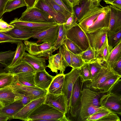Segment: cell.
Here are the masks:
<instances>
[{
    "label": "cell",
    "mask_w": 121,
    "mask_h": 121,
    "mask_svg": "<svg viewBox=\"0 0 121 121\" xmlns=\"http://www.w3.org/2000/svg\"><path fill=\"white\" fill-rule=\"evenodd\" d=\"M47 4L54 9L59 14L67 19L71 13L61 7L53 0H43Z\"/></svg>",
    "instance_id": "74e56055"
},
{
    "label": "cell",
    "mask_w": 121,
    "mask_h": 121,
    "mask_svg": "<svg viewBox=\"0 0 121 121\" xmlns=\"http://www.w3.org/2000/svg\"><path fill=\"white\" fill-rule=\"evenodd\" d=\"M15 51L11 50L0 52V62L6 67L12 62L14 57Z\"/></svg>",
    "instance_id": "ab89813d"
},
{
    "label": "cell",
    "mask_w": 121,
    "mask_h": 121,
    "mask_svg": "<svg viewBox=\"0 0 121 121\" xmlns=\"http://www.w3.org/2000/svg\"><path fill=\"white\" fill-rule=\"evenodd\" d=\"M110 9L108 31L116 32L121 30V9L109 5Z\"/></svg>",
    "instance_id": "ac0fdd59"
},
{
    "label": "cell",
    "mask_w": 121,
    "mask_h": 121,
    "mask_svg": "<svg viewBox=\"0 0 121 121\" xmlns=\"http://www.w3.org/2000/svg\"><path fill=\"white\" fill-rule=\"evenodd\" d=\"M24 40L13 37L5 33L0 32V43L9 42L17 44Z\"/></svg>",
    "instance_id": "681fc988"
},
{
    "label": "cell",
    "mask_w": 121,
    "mask_h": 121,
    "mask_svg": "<svg viewBox=\"0 0 121 121\" xmlns=\"http://www.w3.org/2000/svg\"><path fill=\"white\" fill-rule=\"evenodd\" d=\"M113 48L109 45L107 36L106 40L101 49L96 54V57H99L101 60L102 64L106 62L107 60L110 52Z\"/></svg>",
    "instance_id": "e575fe53"
},
{
    "label": "cell",
    "mask_w": 121,
    "mask_h": 121,
    "mask_svg": "<svg viewBox=\"0 0 121 121\" xmlns=\"http://www.w3.org/2000/svg\"><path fill=\"white\" fill-rule=\"evenodd\" d=\"M14 28L13 26L7 23L2 18H0V32L6 33Z\"/></svg>",
    "instance_id": "816d5d0a"
},
{
    "label": "cell",
    "mask_w": 121,
    "mask_h": 121,
    "mask_svg": "<svg viewBox=\"0 0 121 121\" xmlns=\"http://www.w3.org/2000/svg\"><path fill=\"white\" fill-rule=\"evenodd\" d=\"M16 101V96L10 86L0 89V102L4 107Z\"/></svg>",
    "instance_id": "cb8c5ba5"
},
{
    "label": "cell",
    "mask_w": 121,
    "mask_h": 121,
    "mask_svg": "<svg viewBox=\"0 0 121 121\" xmlns=\"http://www.w3.org/2000/svg\"><path fill=\"white\" fill-rule=\"evenodd\" d=\"M121 77V75L119 74L115 75L111 77L102 83L96 90L99 91L102 94L108 92Z\"/></svg>",
    "instance_id": "83f0119b"
},
{
    "label": "cell",
    "mask_w": 121,
    "mask_h": 121,
    "mask_svg": "<svg viewBox=\"0 0 121 121\" xmlns=\"http://www.w3.org/2000/svg\"><path fill=\"white\" fill-rule=\"evenodd\" d=\"M110 9L109 5H95L84 16L78 24L86 33L98 29L108 28Z\"/></svg>",
    "instance_id": "6da1fadb"
},
{
    "label": "cell",
    "mask_w": 121,
    "mask_h": 121,
    "mask_svg": "<svg viewBox=\"0 0 121 121\" xmlns=\"http://www.w3.org/2000/svg\"><path fill=\"white\" fill-rule=\"evenodd\" d=\"M70 6L73 8V0H66Z\"/></svg>",
    "instance_id": "6125c7cd"
},
{
    "label": "cell",
    "mask_w": 121,
    "mask_h": 121,
    "mask_svg": "<svg viewBox=\"0 0 121 121\" xmlns=\"http://www.w3.org/2000/svg\"><path fill=\"white\" fill-rule=\"evenodd\" d=\"M80 76L79 68L72 69L69 73L65 74L62 92L66 98L69 111L70 110V99L74 84Z\"/></svg>",
    "instance_id": "ba28073f"
},
{
    "label": "cell",
    "mask_w": 121,
    "mask_h": 121,
    "mask_svg": "<svg viewBox=\"0 0 121 121\" xmlns=\"http://www.w3.org/2000/svg\"><path fill=\"white\" fill-rule=\"evenodd\" d=\"M34 72L21 73L17 75L18 80L22 84L26 86H36L34 81Z\"/></svg>",
    "instance_id": "1f68e13d"
},
{
    "label": "cell",
    "mask_w": 121,
    "mask_h": 121,
    "mask_svg": "<svg viewBox=\"0 0 121 121\" xmlns=\"http://www.w3.org/2000/svg\"><path fill=\"white\" fill-rule=\"evenodd\" d=\"M67 38L78 46L83 51L90 46L89 41L86 33L77 24L66 31Z\"/></svg>",
    "instance_id": "5b68a950"
},
{
    "label": "cell",
    "mask_w": 121,
    "mask_h": 121,
    "mask_svg": "<svg viewBox=\"0 0 121 121\" xmlns=\"http://www.w3.org/2000/svg\"><path fill=\"white\" fill-rule=\"evenodd\" d=\"M80 77L83 82L91 80V72L88 63H85L79 68Z\"/></svg>",
    "instance_id": "7bdbcfd3"
},
{
    "label": "cell",
    "mask_w": 121,
    "mask_h": 121,
    "mask_svg": "<svg viewBox=\"0 0 121 121\" xmlns=\"http://www.w3.org/2000/svg\"><path fill=\"white\" fill-rule=\"evenodd\" d=\"M22 60L29 65L35 72L43 70L46 68L45 58L38 57L29 53L25 52Z\"/></svg>",
    "instance_id": "ffe728a7"
},
{
    "label": "cell",
    "mask_w": 121,
    "mask_h": 121,
    "mask_svg": "<svg viewBox=\"0 0 121 121\" xmlns=\"http://www.w3.org/2000/svg\"><path fill=\"white\" fill-rule=\"evenodd\" d=\"M107 36L108 44L113 48L121 41V30L116 32L108 30Z\"/></svg>",
    "instance_id": "8d00e7d4"
},
{
    "label": "cell",
    "mask_w": 121,
    "mask_h": 121,
    "mask_svg": "<svg viewBox=\"0 0 121 121\" xmlns=\"http://www.w3.org/2000/svg\"><path fill=\"white\" fill-rule=\"evenodd\" d=\"M114 0H104L105 3L107 4H110V3Z\"/></svg>",
    "instance_id": "be15d7a7"
},
{
    "label": "cell",
    "mask_w": 121,
    "mask_h": 121,
    "mask_svg": "<svg viewBox=\"0 0 121 121\" xmlns=\"http://www.w3.org/2000/svg\"><path fill=\"white\" fill-rule=\"evenodd\" d=\"M65 114L44 103L28 117V121H69Z\"/></svg>",
    "instance_id": "7a4b0ae2"
},
{
    "label": "cell",
    "mask_w": 121,
    "mask_h": 121,
    "mask_svg": "<svg viewBox=\"0 0 121 121\" xmlns=\"http://www.w3.org/2000/svg\"><path fill=\"white\" fill-rule=\"evenodd\" d=\"M9 24L14 27L35 33L42 31L58 24L56 23H41L22 21L15 18Z\"/></svg>",
    "instance_id": "30bf717a"
},
{
    "label": "cell",
    "mask_w": 121,
    "mask_h": 121,
    "mask_svg": "<svg viewBox=\"0 0 121 121\" xmlns=\"http://www.w3.org/2000/svg\"><path fill=\"white\" fill-rule=\"evenodd\" d=\"M26 47L25 45L22 42L17 43L13 59L10 65L6 68H10L14 67L21 61L25 52Z\"/></svg>",
    "instance_id": "4316f807"
},
{
    "label": "cell",
    "mask_w": 121,
    "mask_h": 121,
    "mask_svg": "<svg viewBox=\"0 0 121 121\" xmlns=\"http://www.w3.org/2000/svg\"><path fill=\"white\" fill-rule=\"evenodd\" d=\"M80 55L85 63H88L96 58L95 52L90 45L87 49L83 51Z\"/></svg>",
    "instance_id": "b9f144b4"
},
{
    "label": "cell",
    "mask_w": 121,
    "mask_h": 121,
    "mask_svg": "<svg viewBox=\"0 0 121 121\" xmlns=\"http://www.w3.org/2000/svg\"><path fill=\"white\" fill-rule=\"evenodd\" d=\"M100 106L121 115V95L111 92L103 95L99 99Z\"/></svg>",
    "instance_id": "52a82bcc"
},
{
    "label": "cell",
    "mask_w": 121,
    "mask_h": 121,
    "mask_svg": "<svg viewBox=\"0 0 121 121\" xmlns=\"http://www.w3.org/2000/svg\"><path fill=\"white\" fill-rule=\"evenodd\" d=\"M110 4L121 9V0H114Z\"/></svg>",
    "instance_id": "6f0895ef"
},
{
    "label": "cell",
    "mask_w": 121,
    "mask_h": 121,
    "mask_svg": "<svg viewBox=\"0 0 121 121\" xmlns=\"http://www.w3.org/2000/svg\"><path fill=\"white\" fill-rule=\"evenodd\" d=\"M13 89L29 96L32 100L46 95L48 91L36 86L33 87L24 85L18 80L17 74H14L12 82L10 85Z\"/></svg>",
    "instance_id": "277c9868"
},
{
    "label": "cell",
    "mask_w": 121,
    "mask_h": 121,
    "mask_svg": "<svg viewBox=\"0 0 121 121\" xmlns=\"http://www.w3.org/2000/svg\"><path fill=\"white\" fill-rule=\"evenodd\" d=\"M6 67L0 62V73L8 72V71L5 69Z\"/></svg>",
    "instance_id": "680465c9"
},
{
    "label": "cell",
    "mask_w": 121,
    "mask_h": 121,
    "mask_svg": "<svg viewBox=\"0 0 121 121\" xmlns=\"http://www.w3.org/2000/svg\"><path fill=\"white\" fill-rule=\"evenodd\" d=\"M37 0H24L27 7V9L33 7L35 4Z\"/></svg>",
    "instance_id": "9f6ffc18"
},
{
    "label": "cell",
    "mask_w": 121,
    "mask_h": 121,
    "mask_svg": "<svg viewBox=\"0 0 121 121\" xmlns=\"http://www.w3.org/2000/svg\"><path fill=\"white\" fill-rule=\"evenodd\" d=\"M5 33L13 37L24 41L32 38L36 33L14 27L11 30Z\"/></svg>",
    "instance_id": "d4e9b609"
},
{
    "label": "cell",
    "mask_w": 121,
    "mask_h": 121,
    "mask_svg": "<svg viewBox=\"0 0 121 121\" xmlns=\"http://www.w3.org/2000/svg\"><path fill=\"white\" fill-rule=\"evenodd\" d=\"M105 109L106 108L103 106L92 105L82 106L80 112V117L82 120L86 119L93 114Z\"/></svg>",
    "instance_id": "f1b7e54d"
},
{
    "label": "cell",
    "mask_w": 121,
    "mask_h": 121,
    "mask_svg": "<svg viewBox=\"0 0 121 121\" xmlns=\"http://www.w3.org/2000/svg\"><path fill=\"white\" fill-rule=\"evenodd\" d=\"M108 28H104L89 33H86L90 46L96 54L104 44L107 36Z\"/></svg>",
    "instance_id": "4fadbf2b"
},
{
    "label": "cell",
    "mask_w": 121,
    "mask_h": 121,
    "mask_svg": "<svg viewBox=\"0 0 121 121\" xmlns=\"http://www.w3.org/2000/svg\"><path fill=\"white\" fill-rule=\"evenodd\" d=\"M82 78L79 77L76 80L73 86L71 95L70 113L73 117L77 115L79 107L81 104V91L83 83Z\"/></svg>",
    "instance_id": "9c48e42d"
},
{
    "label": "cell",
    "mask_w": 121,
    "mask_h": 121,
    "mask_svg": "<svg viewBox=\"0 0 121 121\" xmlns=\"http://www.w3.org/2000/svg\"><path fill=\"white\" fill-rule=\"evenodd\" d=\"M43 103L65 114L69 111L66 98L62 93L54 95L47 92Z\"/></svg>",
    "instance_id": "7c38bea8"
},
{
    "label": "cell",
    "mask_w": 121,
    "mask_h": 121,
    "mask_svg": "<svg viewBox=\"0 0 121 121\" xmlns=\"http://www.w3.org/2000/svg\"><path fill=\"white\" fill-rule=\"evenodd\" d=\"M121 80L120 78L117 81L112 88L108 92L121 95Z\"/></svg>",
    "instance_id": "f5cc1de1"
},
{
    "label": "cell",
    "mask_w": 121,
    "mask_h": 121,
    "mask_svg": "<svg viewBox=\"0 0 121 121\" xmlns=\"http://www.w3.org/2000/svg\"><path fill=\"white\" fill-rule=\"evenodd\" d=\"M5 69L8 72L13 74L33 72L32 67L26 62L22 60L18 65L12 68Z\"/></svg>",
    "instance_id": "4dcf8cb0"
},
{
    "label": "cell",
    "mask_w": 121,
    "mask_h": 121,
    "mask_svg": "<svg viewBox=\"0 0 121 121\" xmlns=\"http://www.w3.org/2000/svg\"><path fill=\"white\" fill-rule=\"evenodd\" d=\"M9 119L8 117L0 113V121H6Z\"/></svg>",
    "instance_id": "91938a15"
},
{
    "label": "cell",
    "mask_w": 121,
    "mask_h": 121,
    "mask_svg": "<svg viewBox=\"0 0 121 121\" xmlns=\"http://www.w3.org/2000/svg\"><path fill=\"white\" fill-rule=\"evenodd\" d=\"M102 64L103 67L99 72L86 85L87 88L96 90L98 87L107 79L115 75L119 74L110 66L104 63Z\"/></svg>",
    "instance_id": "8fae6325"
},
{
    "label": "cell",
    "mask_w": 121,
    "mask_h": 121,
    "mask_svg": "<svg viewBox=\"0 0 121 121\" xmlns=\"http://www.w3.org/2000/svg\"><path fill=\"white\" fill-rule=\"evenodd\" d=\"M4 106L3 104L0 102V109L4 107Z\"/></svg>",
    "instance_id": "e7e4bbea"
},
{
    "label": "cell",
    "mask_w": 121,
    "mask_h": 121,
    "mask_svg": "<svg viewBox=\"0 0 121 121\" xmlns=\"http://www.w3.org/2000/svg\"><path fill=\"white\" fill-rule=\"evenodd\" d=\"M18 20L22 21L36 23H56L51 16L43 11L34 7L26 9Z\"/></svg>",
    "instance_id": "3957f363"
},
{
    "label": "cell",
    "mask_w": 121,
    "mask_h": 121,
    "mask_svg": "<svg viewBox=\"0 0 121 121\" xmlns=\"http://www.w3.org/2000/svg\"><path fill=\"white\" fill-rule=\"evenodd\" d=\"M65 43L68 49L74 54L80 55L83 51L74 43L67 38Z\"/></svg>",
    "instance_id": "bcb514c9"
},
{
    "label": "cell",
    "mask_w": 121,
    "mask_h": 121,
    "mask_svg": "<svg viewBox=\"0 0 121 121\" xmlns=\"http://www.w3.org/2000/svg\"><path fill=\"white\" fill-rule=\"evenodd\" d=\"M14 74L9 72L0 73V89L10 86Z\"/></svg>",
    "instance_id": "60d3db41"
},
{
    "label": "cell",
    "mask_w": 121,
    "mask_h": 121,
    "mask_svg": "<svg viewBox=\"0 0 121 121\" xmlns=\"http://www.w3.org/2000/svg\"><path fill=\"white\" fill-rule=\"evenodd\" d=\"M66 31L64 29L63 24H59L58 35L54 45L55 51L65 43L67 38Z\"/></svg>",
    "instance_id": "d590c367"
},
{
    "label": "cell",
    "mask_w": 121,
    "mask_h": 121,
    "mask_svg": "<svg viewBox=\"0 0 121 121\" xmlns=\"http://www.w3.org/2000/svg\"><path fill=\"white\" fill-rule=\"evenodd\" d=\"M48 64L46 67L49 68L53 72L58 73L60 71V73H64L68 65L62 56L59 52L55 54H52L48 57Z\"/></svg>",
    "instance_id": "2e32d148"
},
{
    "label": "cell",
    "mask_w": 121,
    "mask_h": 121,
    "mask_svg": "<svg viewBox=\"0 0 121 121\" xmlns=\"http://www.w3.org/2000/svg\"><path fill=\"white\" fill-rule=\"evenodd\" d=\"M53 0L59 6L71 13L73 12V8L70 6L66 0Z\"/></svg>",
    "instance_id": "f907efd6"
},
{
    "label": "cell",
    "mask_w": 121,
    "mask_h": 121,
    "mask_svg": "<svg viewBox=\"0 0 121 121\" xmlns=\"http://www.w3.org/2000/svg\"><path fill=\"white\" fill-rule=\"evenodd\" d=\"M121 58V41L114 47L110 52L107 60L104 63L112 68L115 63Z\"/></svg>",
    "instance_id": "f546056e"
},
{
    "label": "cell",
    "mask_w": 121,
    "mask_h": 121,
    "mask_svg": "<svg viewBox=\"0 0 121 121\" xmlns=\"http://www.w3.org/2000/svg\"><path fill=\"white\" fill-rule=\"evenodd\" d=\"M24 106L19 102L15 101L0 109V113L8 117L9 119H12Z\"/></svg>",
    "instance_id": "484cf974"
},
{
    "label": "cell",
    "mask_w": 121,
    "mask_h": 121,
    "mask_svg": "<svg viewBox=\"0 0 121 121\" xmlns=\"http://www.w3.org/2000/svg\"><path fill=\"white\" fill-rule=\"evenodd\" d=\"M69 52L71 56V67L72 68H79L85 63L80 55L75 54Z\"/></svg>",
    "instance_id": "ee69618b"
},
{
    "label": "cell",
    "mask_w": 121,
    "mask_h": 121,
    "mask_svg": "<svg viewBox=\"0 0 121 121\" xmlns=\"http://www.w3.org/2000/svg\"><path fill=\"white\" fill-rule=\"evenodd\" d=\"M26 46V50L29 53L39 57H48L55 51L54 46L46 42L39 44L37 43L24 41Z\"/></svg>",
    "instance_id": "8992f818"
},
{
    "label": "cell",
    "mask_w": 121,
    "mask_h": 121,
    "mask_svg": "<svg viewBox=\"0 0 121 121\" xmlns=\"http://www.w3.org/2000/svg\"><path fill=\"white\" fill-rule=\"evenodd\" d=\"M101 94H102L99 91H93L88 88H83L81 91V107L91 105L100 106L99 98Z\"/></svg>",
    "instance_id": "e0dca14e"
},
{
    "label": "cell",
    "mask_w": 121,
    "mask_h": 121,
    "mask_svg": "<svg viewBox=\"0 0 121 121\" xmlns=\"http://www.w3.org/2000/svg\"><path fill=\"white\" fill-rule=\"evenodd\" d=\"M95 4L100 7H102L100 4L101 2L104 0H87Z\"/></svg>",
    "instance_id": "94428289"
},
{
    "label": "cell",
    "mask_w": 121,
    "mask_h": 121,
    "mask_svg": "<svg viewBox=\"0 0 121 121\" xmlns=\"http://www.w3.org/2000/svg\"><path fill=\"white\" fill-rule=\"evenodd\" d=\"M88 63L91 72V80L101 69L103 67V64L101 59L99 57H97L95 59Z\"/></svg>",
    "instance_id": "836d02e7"
},
{
    "label": "cell",
    "mask_w": 121,
    "mask_h": 121,
    "mask_svg": "<svg viewBox=\"0 0 121 121\" xmlns=\"http://www.w3.org/2000/svg\"><path fill=\"white\" fill-rule=\"evenodd\" d=\"M65 74H58L54 76L48 90V92L54 95L62 93Z\"/></svg>",
    "instance_id": "603a6c76"
},
{
    "label": "cell",
    "mask_w": 121,
    "mask_h": 121,
    "mask_svg": "<svg viewBox=\"0 0 121 121\" xmlns=\"http://www.w3.org/2000/svg\"><path fill=\"white\" fill-rule=\"evenodd\" d=\"M77 20L73 11L65 23L63 24L64 29L67 31L77 25Z\"/></svg>",
    "instance_id": "7dc6e473"
},
{
    "label": "cell",
    "mask_w": 121,
    "mask_h": 121,
    "mask_svg": "<svg viewBox=\"0 0 121 121\" xmlns=\"http://www.w3.org/2000/svg\"><path fill=\"white\" fill-rule=\"evenodd\" d=\"M12 89L16 97V101L19 102L24 106L32 101L30 98L28 96Z\"/></svg>",
    "instance_id": "f6af8a7d"
},
{
    "label": "cell",
    "mask_w": 121,
    "mask_h": 121,
    "mask_svg": "<svg viewBox=\"0 0 121 121\" xmlns=\"http://www.w3.org/2000/svg\"><path fill=\"white\" fill-rule=\"evenodd\" d=\"M54 77L49 74L45 69L36 71L34 76L35 85L40 88L48 91Z\"/></svg>",
    "instance_id": "d6986e66"
},
{
    "label": "cell",
    "mask_w": 121,
    "mask_h": 121,
    "mask_svg": "<svg viewBox=\"0 0 121 121\" xmlns=\"http://www.w3.org/2000/svg\"><path fill=\"white\" fill-rule=\"evenodd\" d=\"M59 24L42 31L36 33L32 38L37 39V43L46 42L54 46L57 38Z\"/></svg>",
    "instance_id": "5bb4252c"
},
{
    "label": "cell",
    "mask_w": 121,
    "mask_h": 121,
    "mask_svg": "<svg viewBox=\"0 0 121 121\" xmlns=\"http://www.w3.org/2000/svg\"><path fill=\"white\" fill-rule=\"evenodd\" d=\"M112 68L115 71L121 75V58L115 63Z\"/></svg>",
    "instance_id": "db71d44e"
},
{
    "label": "cell",
    "mask_w": 121,
    "mask_h": 121,
    "mask_svg": "<svg viewBox=\"0 0 121 121\" xmlns=\"http://www.w3.org/2000/svg\"><path fill=\"white\" fill-rule=\"evenodd\" d=\"M67 63L68 66L71 67V56L69 51L64 43L59 48V52Z\"/></svg>",
    "instance_id": "c3c4849f"
},
{
    "label": "cell",
    "mask_w": 121,
    "mask_h": 121,
    "mask_svg": "<svg viewBox=\"0 0 121 121\" xmlns=\"http://www.w3.org/2000/svg\"><path fill=\"white\" fill-rule=\"evenodd\" d=\"M33 7L37 8L46 12L53 17L56 23L58 24H64L67 20L59 14L43 0H37Z\"/></svg>",
    "instance_id": "44dd1931"
},
{
    "label": "cell",
    "mask_w": 121,
    "mask_h": 121,
    "mask_svg": "<svg viewBox=\"0 0 121 121\" xmlns=\"http://www.w3.org/2000/svg\"><path fill=\"white\" fill-rule=\"evenodd\" d=\"M112 112L105 109L99 111L91 115L85 121H108L110 118V113Z\"/></svg>",
    "instance_id": "d6a6232c"
},
{
    "label": "cell",
    "mask_w": 121,
    "mask_h": 121,
    "mask_svg": "<svg viewBox=\"0 0 121 121\" xmlns=\"http://www.w3.org/2000/svg\"><path fill=\"white\" fill-rule=\"evenodd\" d=\"M95 5L92 2L87 0H82L78 5L73 7V11L77 18L78 23L85 14Z\"/></svg>",
    "instance_id": "7402d4cb"
},
{
    "label": "cell",
    "mask_w": 121,
    "mask_h": 121,
    "mask_svg": "<svg viewBox=\"0 0 121 121\" xmlns=\"http://www.w3.org/2000/svg\"><path fill=\"white\" fill-rule=\"evenodd\" d=\"M9 0H0V18L4 13L5 7Z\"/></svg>",
    "instance_id": "11a10c76"
},
{
    "label": "cell",
    "mask_w": 121,
    "mask_h": 121,
    "mask_svg": "<svg viewBox=\"0 0 121 121\" xmlns=\"http://www.w3.org/2000/svg\"><path fill=\"white\" fill-rule=\"evenodd\" d=\"M25 6H26V4L24 0H9L6 4L4 13Z\"/></svg>",
    "instance_id": "f35d334b"
},
{
    "label": "cell",
    "mask_w": 121,
    "mask_h": 121,
    "mask_svg": "<svg viewBox=\"0 0 121 121\" xmlns=\"http://www.w3.org/2000/svg\"><path fill=\"white\" fill-rule=\"evenodd\" d=\"M45 96L31 101L24 106L20 111L14 115L12 119H18L28 121V117L31 113L44 102Z\"/></svg>",
    "instance_id": "9a60e30c"
}]
</instances>
